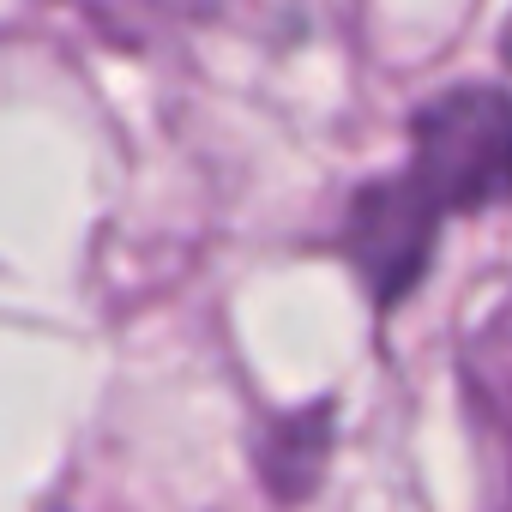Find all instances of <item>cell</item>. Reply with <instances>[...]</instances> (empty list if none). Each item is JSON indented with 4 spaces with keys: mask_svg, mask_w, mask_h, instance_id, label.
Instances as JSON below:
<instances>
[{
    "mask_svg": "<svg viewBox=\"0 0 512 512\" xmlns=\"http://www.w3.org/2000/svg\"><path fill=\"white\" fill-rule=\"evenodd\" d=\"M434 211H488L512 199V91L458 85L410 115V169Z\"/></svg>",
    "mask_w": 512,
    "mask_h": 512,
    "instance_id": "6da1fadb",
    "label": "cell"
},
{
    "mask_svg": "<svg viewBox=\"0 0 512 512\" xmlns=\"http://www.w3.org/2000/svg\"><path fill=\"white\" fill-rule=\"evenodd\" d=\"M434 235H440V211L434 199L398 169V175H380L368 181L350 211H344V260L356 266V278L368 284V296L380 308H398L422 272H428V253H434Z\"/></svg>",
    "mask_w": 512,
    "mask_h": 512,
    "instance_id": "7a4b0ae2",
    "label": "cell"
},
{
    "mask_svg": "<svg viewBox=\"0 0 512 512\" xmlns=\"http://www.w3.org/2000/svg\"><path fill=\"white\" fill-rule=\"evenodd\" d=\"M320 458H326V410H320V416L308 410V416H296L290 428H278V434L260 446V476H266L284 500H296V494L314 488Z\"/></svg>",
    "mask_w": 512,
    "mask_h": 512,
    "instance_id": "3957f363",
    "label": "cell"
},
{
    "mask_svg": "<svg viewBox=\"0 0 512 512\" xmlns=\"http://www.w3.org/2000/svg\"><path fill=\"white\" fill-rule=\"evenodd\" d=\"M506 61H512V31H506Z\"/></svg>",
    "mask_w": 512,
    "mask_h": 512,
    "instance_id": "277c9868",
    "label": "cell"
}]
</instances>
